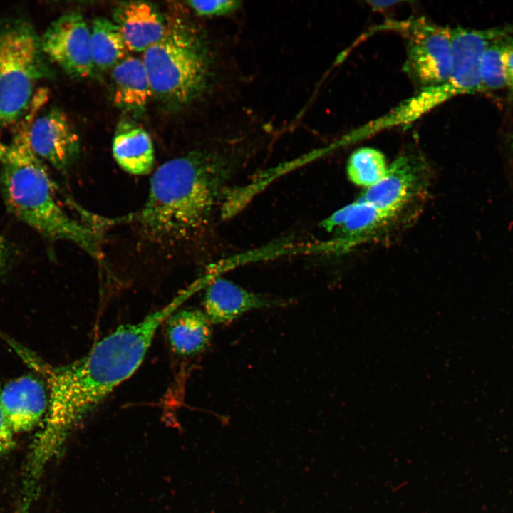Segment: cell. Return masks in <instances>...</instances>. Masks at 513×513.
I'll use <instances>...</instances> for the list:
<instances>
[{
    "label": "cell",
    "instance_id": "24",
    "mask_svg": "<svg viewBox=\"0 0 513 513\" xmlns=\"http://www.w3.org/2000/svg\"><path fill=\"white\" fill-rule=\"evenodd\" d=\"M6 259V246L4 239L0 236V274L4 267Z\"/></svg>",
    "mask_w": 513,
    "mask_h": 513
},
{
    "label": "cell",
    "instance_id": "25",
    "mask_svg": "<svg viewBox=\"0 0 513 513\" xmlns=\"http://www.w3.org/2000/svg\"><path fill=\"white\" fill-rule=\"evenodd\" d=\"M7 151V146L0 139V160H3Z\"/></svg>",
    "mask_w": 513,
    "mask_h": 513
},
{
    "label": "cell",
    "instance_id": "10",
    "mask_svg": "<svg viewBox=\"0 0 513 513\" xmlns=\"http://www.w3.org/2000/svg\"><path fill=\"white\" fill-rule=\"evenodd\" d=\"M288 302L250 291L223 278L212 281L204 298V313L212 324L227 323L248 311L283 306Z\"/></svg>",
    "mask_w": 513,
    "mask_h": 513
},
{
    "label": "cell",
    "instance_id": "12",
    "mask_svg": "<svg viewBox=\"0 0 513 513\" xmlns=\"http://www.w3.org/2000/svg\"><path fill=\"white\" fill-rule=\"evenodd\" d=\"M128 51L144 52L165 35L167 21L158 9L147 1L119 4L113 12Z\"/></svg>",
    "mask_w": 513,
    "mask_h": 513
},
{
    "label": "cell",
    "instance_id": "13",
    "mask_svg": "<svg viewBox=\"0 0 513 513\" xmlns=\"http://www.w3.org/2000/svg\"><path fill=\"white\" fill-rule=\"evenodd\" d=\"M112 151L118 165L130 174L142 175L152 170L155 151L151 137L134 120L123 119L118 123Z\"/></svg>",
    "mask_w": 513,
    "mask_h": 513
},
{
    "label": "cell",
    "instance_id": "27",
    "mask_svg": "<svg viewBox=\"0 0 513 513\" xmlns=\"http://www.w3.org/2000/svg\"><path fill=\"white\" fill-rule=\"evenodd\" d=\"M511 143H512V146L513 147V135L511 138Z\"/></svg>",
    "mask_w": 513,
    "mask_h": 513
},
{
    "label": "cell",
    "instance_id": "17",
    "mask_svg": "<svg viewBox=\"0 0 513 513\" xmlns=\"http://www.w3.org/2000/svg\"><path fill=\"white\" fill-rule=\"evenodd\" d=\"M395 217L357 200L351 204L346 219L338 229V237L331 246L343 250L366 241Z\"/></svg>",
    "mask_w": 513,
    "mask_h": 513
},
{
    "label": "cell",
    "instance_id": "1",
    "mask_svg": "<svg viewBox=\"0 0 513 513\" xmlns=\"http://www.w3.org/2000/svg\"><path fill=\"white\" fill-rule=\"evenodd\" d=\"M182 302L177 297L141 321L118 327L69 364L56 368L36 364L46 375L49 393L43 425L30 454L31 475L41 477L83 418L135 372L157 329Z\"/></svg>",
    "mask_w": 513,
    "mask_h": 513
},
{
    "label": "cell",
    "instance_id": "14",
    "mask_svg": "<svg viewBox=\"0 0 513 513\" xmlns=\"http://www.w3.org/2000/svg\"><path fill=\"white\" fill-rule=\"evenodd\" d=\"M166 338L172 351L182 357L203 351L212 338L211 322L202 312L185 309L173 312L164 322Z\"/></svg>",
    "mask_w": 513,
    "mask_h": 513
},
{
    "label": "cell",
    "instance_id": "26",
    "mask_svg": "<svg viewBox=\"0 0 513 513\" xmlns=\"http://www.w3.org/2000/svg\"><path fill=\"white\" fill-rule=\"evenodd\" d=\"M507 86H509L511 90L513 91V76L507 78Z\"/></svg>",
    "mask_w": 513,
    "mask_h": 513
},
{
    "label": "cell",
    "instance_id": "6",
    "mask_svg": "<svg viewBox=\"0 0 513 513\" xmlns=\"http://www.w3.org/2000/svg\"><path fill=\"white\" fill-rule=\"evenodd\" d=\"M407 38L405 71L423 88L447 81L452 68V28L418 19L402 27Z\"/></svg>",
    "mask_w": 513,
    "mask_h": 513
},
{
    "label": "cell",
    "instance_id": "2",
    "mask_svg": "<svg viewBox=\"0 0 513 513\" xmlns=\"http://www.w3.org/2000/svg\"><path fill=\"white\" fill-rule=\"evenodd\" d=\"M245 135L219 134L204 146L170 159L152 175L135 219L142 237L160 245L193 241L222 204L228 183L247 159Z\"/></svg>",
    "mask_w": 513,
    "mask_h": 513
},
{
    "label": "cell",
    "instance_id": "16",
    "mask_svg": "<svg viewBox=\"0 0 513 513\" xmlns=\"http://www.w3.org/2000/svg\"><path fill=\"white\" fill-rule=\"evenodd\" d=\"M454 96H457V93L449 81L438 86L423 88L420 93L401 103L390 113L370 123L367 125V130L372 134L391 126L406 125Z\"/></svg>",
    "mask_w": 513,
    "mask_h": 513
},
{
    "label": "cell",
    "instance_id": "19",
    "mask_svg": "<svg viewBox=\"0 0 513 513\" xmlns=\"http://www.w3.org/2000/svg\"><path fill=\"white\" fill-rule=\"evenodd\" d=\"M388 167L385 157L380 151L370 147H362L350 156L347 173L353 183L368 188L385 175Z\"/></svg>",
    "mask_w": 513,
    "mask_h": 513
},
{
    "label": "cell",
    "instance_id": "22",
    "mask_svg": "<svg viewBox=\"0 0 513 513\" xmlns=\"http://www.w3.org/2000/svg\"><path fill=\"white\" fill-rule=\"evenodd\" d=\"M14 434L0 405V457L10 452L14 447Z\"/></svg>",
    "mask_w": 513,
    "mask_h": 513
},
{
    "label": "cell",
    "instance_id": "9",
    "mask_svg": "<svg viewBox=\"0 0 513 513\" xmlns=\"http://www.w3.org/2000/svg\"><path fill=\"white\" fill-rule=\"evenodd\" d=\"M28 139L33 153L58 170L72 165L80 155L79 137L66 115L57 108L34 118Z\"/></svg>",
    "mask_w": 513,
    "mask_h": 513
},
{
    "label": "cell",
    "instance_id": "11",
    "mask_svg": "<svg viewBox=\"0 0 513 513\" xmlns=\"http://www.w3.org/2000/svg\"><path fill=\"white\" fill-rule=\"evenodd\" d=\"M0 405L14 432H26L46 415L48 395L40 380L24 375L11 380L0 390Z\"/></svg>",
    "mask_w": 513,
    "mask_h": 513
},
{
    "label": "cell",
    "instance_id": "15",
    "mask_svg": "<svg viewBox=\"0 0 513 513\" xmlns=\"http://www.w3.org/2000/svg\"><path fill=\"white\" fill-rule=\"evenodd\" d=\"M114 105L133 113H142L152 96L142 60L126 56L112 68Z\"/></svg>",
    "mask_w": 513,
    "mask_h": 513
},
{
    "label": "cell",
    "instance_id": "4",
    "mask_svg": "<svg viewBox=\"0 0 513 513\" xmlns=\"http://www.w3.org/2000/svg\"><path fill=\"white\" fill-rule=\"evenodd\" d=\"M142 60L152 96L175 108L212 100L224 83L217 42L184 17L167 21L165 35L143 52Z\"/></svg>",
    "mask_w": 513,
    "mask_h": 513
},
{
    "label": "cell",
    "instance_id": "3",
    "mask_svg": "<svg viewBox=\"0 0 513 513\" xmlns=\"http://www.w3.org/2000/svg\"><path fill=\"white\" fill-rule=\"evenodd\" d=\"M39 105L32 103L20 122L2 160L1 185L9 211L41 234L70 241L97 258L101 257L99 234L70 217L58 204L53 183L28 139Z\"/></svg>",
    "mask_w": 513,
    "mask_h": 513
},
{
    "label": "cell",
    "instance_id": "8",
    "mask_svg": "<svg viewBox=\"0 0 513 513\" xmlns=\"http://www.w3.org/2000/svg\"><path fill=\"white\" fill-rule=\"evenodd\" d=\"M428 182V171L425 162L415 154H403L388 166L385 175L368 187L358 200L396 217L423 194Z\"/></svg>",
    "mask_w": 513,
    "mask_h": 513
},
{
    "label": "cell",
    "instance_id": "21",
    "mask_svg": "<svg viewBox=\"0 0 513 513\" xmlns=\"http://www.w3.org/2000/svg\"><path fill=\"white\" fill-rule=\"evenodd\" d=\"M187 6L198 16L216 17L227 15L240 6L238 1H189Z\"/></svg>",
    "mask_w": 513,
    "mask_h": 513
},
{
    "label": "cell",
    "instance_id": "18",
    "mask_svg": "<svg viewBox=\"0 0 513 513\" xmlns=\"http://www.w3.org/2000/svg\"><path fill=\"white\" fill-rule=\"evenodd\" d=\"M90 31V51L95 68L112 69L126 57L128 51L123 36L113 20L93 19Z\"/></svg>",
    "mask_w": 513,
    "mask_h": 513
},
{
    "label": "cell",
    "instance_id": "7",
    "mask_svg": "<svg viewBox=\"0 0 513 513\" xmlns=\"http://www.w3.org/2000/svg\"><path fill=\"white\" fill-rule=\"evenodd\" d=\"M45 56L68 76L85 78L95 68L90 51V31L78 12L62 15L51 24L41 38Z\"/></svg>",
    "mask_w": 513,
    "mask_h": 513
},
{
    "label": "cell",
    "instance_id": "5",
    "mask_svg": "<svg viewBox=\"0 0 513 513\" xmlns=\"http://www.w3.org/2000/svg\"><path fill=\"white\" fill-rule=\"evenodd\" d=\"M44 56L28 21H0V125L15 122L29 107L36 83L48 74Z\"/></svg>",
    "mask_w": 513,
    "mask_h": 513
},
{
    "label": "cell",
    "instance_id": "23",
    "mask_svg": "<svg viewBox=\"0 0 513 513\" xmlns=\"http://www.w3.org/2000/svg\"><path fill=\"white\" fill-rule=\"evenodd\" d=\"M368 3L370 6L377 9H381L392 6L393 4L397 3L395 1H370Z\"/></svg>",
    "mask_w": 513,
    "mask_h": 513
},
{
    "label": "cell",
    "instance_id": "20",
    "mask_svg": "<svg viewBox=\"0 0 513 513\" xmlns=\"http://www.w3.org/2000/svg\"><path fill=\"white\" fill-rule=\"evenodd\" d=\"M508 37L494 41L481 56L480 76L483 91L499 90L507 86L503 54Z\"/></svg>",
    "mask_w": 513,
    "mask_h": 513
}]
</instances>
